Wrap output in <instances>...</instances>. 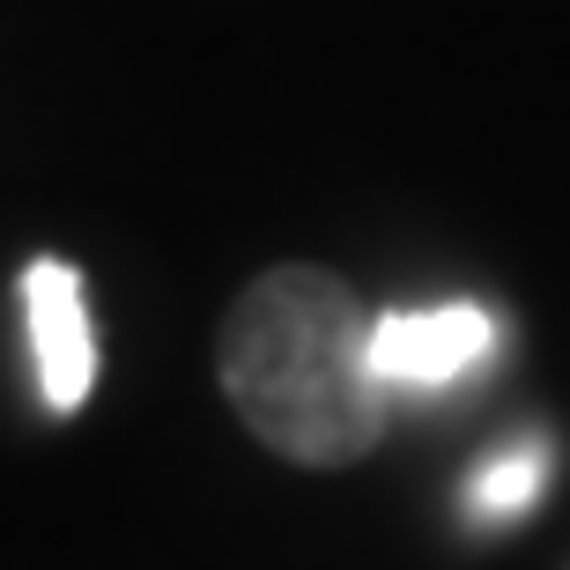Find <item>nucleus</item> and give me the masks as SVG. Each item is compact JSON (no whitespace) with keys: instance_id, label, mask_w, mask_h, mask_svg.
Returning a JSON list of instances; mask_svg holds the SVG:
<instances>
[{"instance_id":"obj_2","label":"nucleus","mask_w":570,"mask_h":570,"mask_svg":"<svg viewBox=\"0 0 570 570\" xmlns=\"http://www.w3.org/2000/svg\"><path fill=\"white\" fill-rule=\"evenodd\" d=\"M22 326H30V363L52 415H75L97 385V334H89V296L67 259H30L22 267Z\"/></svg>"},{"instance_id":"obj_1","label":"nucleus","mask_w":570,"mask_h":570,"mask_svg":"<svg viewBox=\"0 0 570 570\" xmlns=\"http://www.w3.org/2000/svg\"><path fill=\"white\" fill-rule=\"evenodd\" d=\"M215 379L259 452L312 474L371 460L401 393L379 363V312L312 259H282L230 296Z\"/></svg>"},{"instance_id":"obj_4","label":"nucleus","mask_w":570,"mask_h":570,"mask_svg":"<svg viewBox=\"0 0 570 570\" xmlns=\"http://www.w3.org/2000/svg\"><path fill=\"white\" fill-rule=\"evenodd\" d=\"M541 482H549V460H541V452H527V444H519V452H497V460L466 482V511H474V519H527Z\"/></svg>"},{"instance_id":"obj_3","label":"nucleus","mask_w":570,"mask_h":570,"mask_svg":"<svg viewBox=\"0 0 570 570\" xmlns=\"http://www.w3.org/2000/svg\"><path fill=\"white\" fill-rule=\"evenodd\" d=\"M497 348L482 304H415L379 318V363L393 385H460Z\"/></svg>"}]
</instances>
